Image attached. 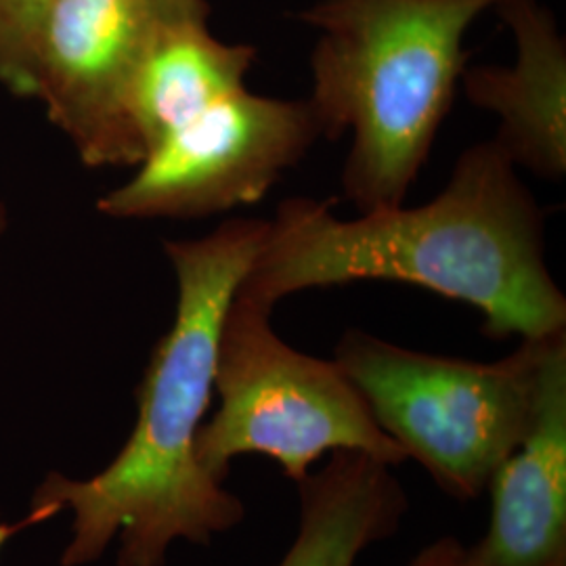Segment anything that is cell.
Returning <instances> with one entry per match:
<instances>
[{
  "instance_id": "8",
  "label": "cell",
  "mask_w": 566,
  "mask_h": 566,
  "mask_svg": "<svg viewBox=\"0 0 566 566\" xmlns=\"http://www.w3.org/2000/svg\"><path fill=\"white\" fill-rule=\"evenodd\" d=\"M486 489L491 523L464 566H566V332L547 338L531 428Z\"/></svg>"
},
{
  "instance_id": "12",
  "label": "cell",
  "mask_w": 566,
  "mask_h": 566,
  "mask_svg": "<svg viewBox=\"0 0 566 566\" xmlns=\"http://www.w3.org/2000/svg\"><path fill=\"white\" fill-rule=\"evenodd\" d=\"M53 0H0V84L32 99V49Z\"/></svg>"
},
{
  "instance_id": "4",
  "label": "cell",
  "mask_w": 566,
  "mask_h": 566,
  "mask_svg": "<svg viewBox=\"0 0 566 566\" xmlns=\"http://www.w3.org/2000/svg\"><path fill=\"white\" fill-rule=\"evenodd\" d=\"M547 338L523 340L504 359L481 364L346 329L334 361L407 460L449 497L472 502L531 428Z\"/></svg>"
},
{
  "instance_id": "5",
  "label": "cell",
  "mask_w": 566,
  "mask_h": 566,
  "mask_svg": "<svg viewBox=\"0 0 566 566\" xmlns=\"http://www.w3.org/2000/svg\"><path fill=\"white\" fill-rule=\"evenodd\" d=\"M271 313L242 296L227 308L214 374L219 409L196 439L203 470L224 485L235 458L259 453L298 485L334 451H359L390 468L403 464V449L374 420L340 365L283 343Z\"/></svg>"
},
{
  "instance_id": "6",
  "label": "cell",
  "mask_w": 566,
  "mask_h": 566,
  "mask_svg": "<svg viewBox=\"0 0 566 566\" xmlns=\"http://www.w3.org/2000/svg\"><path fill=\"white\" fill-rule=\"evenodd\" d=\"M317 139L322 126L308 99L243 86L168 133L97 210L118 221L202 219L261 202Z\"/></svg>"
},
{
  "instance_id": "15",
  "label": "cell",
  "mask_w": 566,
  "mask_h": 566,
  "mask_svg": "<svg viewBox=\"0 0 566 566\" xmlns=\"http://www.w3.org/2000/svg\"><path fill=\"white\" fill-rule=\"evenodd\" d=\"M182 7H189V9H198V11H210L208 2L206 0H177Z\"/></svg>"
},
{
  "instance_id": "2",
  "label": "cell",
  "mask_w": 566,
  "mask_h": 566,
  "mask_svg": "<svg viewBox=\"0 0 566 566\" xmlns=\"http://www.w3.org/2000/svg\"><path fill=\"white\" fill-rule=\"evenodd\" d=\"M269 221L231 219L198 240L164 242L177 277V313L137 388V422L118 455L91 479L49 472L32 506L70 510L61 566L99 560L118 542V566H164L175 542L210 546L240 525L243 502L196 458L214 395L227 308L263 248Z\"/></svg>"
},
{
  "instance_id": "7",
  "label": "cell",
  "mask_w": 566,
  "mask_h": 566,
  "mask_svg": "<svg viewBox=\"0 0 566 566\" xmlns=\"http://www.w3.org/2000/svg\"><path fill=\"white\" fill-rule=\"evenodd\" d=\"M208 13L177 0H53L32 49V99L84 166L143 163L133 116L143 63L168 21Z\"/></svg>"
},
{
  "instance_id": "10",
  "label": "cell",
  "mask_w": 566,
  "mask_h": 566,
  "mask_svg": "<svg viewBox=\"0 0 566 566\" xmlns=\"http://www.w3.org/2000/svg\"><path fill=\"white\" fill-rule=\"evenodd\" d=\"M301 521L275 566H355L365 549L392 537L409 500L390 465L359 451H334L298 483Z\"/></svg>"
},
{
  "instance_id": "13",
  "label": "cell",
  "mask_w": 566,
  "mask_h": 566,
  "mask_svg": "<svg viewBox=\"0 0 566 566\" xmlns=\"http://www.w3.org/2000/svg\"><path fill=\"white\" fill-rule=\"evenodd\" d=\"M409 566H464V546L455 537H441L426 546Z\"/></svg>"
},
{
  "instance_id": "14",
  "label": "cell",
  "mask_w": 566,
  "mask_h": 566,
  "mask_svg": "<svg viewBox=\"0 0 566 566\" xmlns=\"http://www.w3.org/2000/svg\"><path fill=\"white\" fill-rule=\"evenodd\" d=\"M57 514H60V510L55 506H30V512L25 514V518H21L20 523H4V521H0V552H2V546H4L11 537H15L23 528H28V526L32 525H41V523L53 518V516H57Z\"/></svg>"
},
{
  "instance_id": "9",
  "label": "cell",
  "mask_w": 566,
  "mask_h": 566,
  "mask_svg": "<svg viewBox=\"0 0 566 566\" xmlns=\"http://www.w3.org/2000/svg\"><path fill=\"white\" fill-rule=\"evenodd\" d=\"M493 11L516 42L512 65L464 67L465 99L497 116L493 143L516 168L560 181L566 172V42L539 0H500Z\"/></svg>"
},
{
  "instance_id": "1",
  "label": "cell",
  "mask_w": 566,
  "mask_h": 566,
  "mask_svg": "<svg viewBox=\"0 0 566 566\" xmlns=\"http://www.w3.org/2000/svg\"><path fill=\"white\" fill-rule=\"evenodd\" d=\"M544 210L493 143L470 145L428 203L338 219L327 202L290 198L235 296L273 308L313 287L411 283L483 313L489 338L566 332V298L546 263Z\"/></svg>"
},
{
  "instance_id": "16",
  "label": "cell",
  "mask_w": 566,
  "mask_h": 566,
  "mask_svg": "<svg viewBox=\"0 0 566 566\" xmlns=\"http://www.w3.org/2000/svg\"><path fill=\"white\" fill-rule=\"evenodd\" d=\"M7 227H9V210L4 203L0 202V233H4Z\"/></svg>"
},
{
  "instance_id": "11",
  "label": "cell",
  "mask_w": 566,
  "mask_h": 566,
  "mask_svg": "<svg viewBox=\"0 0 566 566\" xmlns=\"http://www.w3.org/2000/svg\"><path fill=\"white\" fill-rule=\"evenodd\" d=\"M254 61L252 44L219 41L208 30V18L168 21L135 88L133 116L145 156L208 105L243 88Z\"/></svg>"
},
{
  "instance_id": "3",
  "label": "cell",
  "mask_w": 566,
  "mask_h": 566,
  "mask_svg": "<svg viewBox=\"0 0 566 566\" xmlns=\"http://www.w3.org/2000/svg\"><path fill=\"white\" fill-rule=\"evenodd\" d=\"M500 0H319L296 18L322 137L350 133L343 196L361 212L405 202L453 105L465 32Z\"/></svg>"
}]
</instances>
